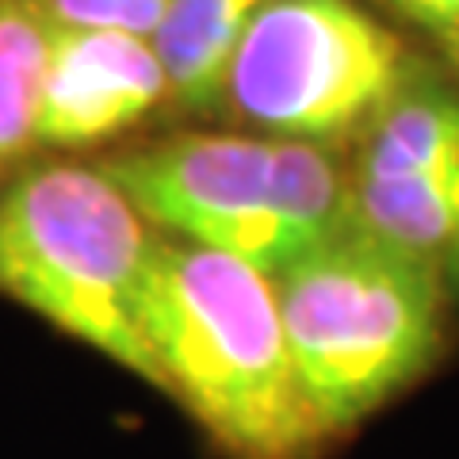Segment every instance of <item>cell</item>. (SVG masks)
Masks as SVG:
<instances>
[{"label": "cell", "mask_w": 459, "mask_h": 459, "mask_svg": "<svg viewBox=\"0 0 459 459\" xmlns=\"http://www.w3.org/2000/svg\"><path fill=\"white\" fill-rule=\"evenodd\" d=\"M138 322L165 394L234 459H310L325 429L310 413L264 272L226 253L153 238Z\"/></svg>", "instance_id": "obj_1"}, {"label": "cell", "mask_w": 459, "mask_h": 459, "mask_svg": "<svg viewBox=\"0 0 459 459\" xmlns=\"http://www.w3.org/2000/svg\"><path fill=\"white\" fill-rule=\"evenodd\" d=\"M272 280L295 379L329 433L360 425L437 364L448 291L352 222Z\"/></svg>", "instance_id": "obj_2"}, {"label": "cell", "mask_w": 459, "mask_h": 459, "mask_svg": "<svg viewBox=\"0 0 459 459\" xmlns=\"http://www.w3.org/2000/svg\"><path fill=\"white\" fill-rule=\"evenodd\" d=\"M153 234L96 165H27L0 195V295L165 391L138 322Z\"/></svg>", "instance_id": "obj_3"}, {"label": "cell", "mask_w": 459, "mask_h": 459, "mask_svg": "<svg viewBox=\"0 0 459 459\" xmlns=\"http://www.w3.org/2000/svg\"><path fill=\"white\" fill-rule=\"evenodd\" d=\"M418 77L402 39L356 0H261L230 62L222 108L272 138L356 134Z\"/></svg>", "instance_id": "obj_4"}, {"label": "cell", "mask_w": 459, "mask_h": 459, "mask_svg": "<svg viewBox=\"0 0 459 459\" xmlns=\"http://www.w3.org/2000/svg\"><path fill=\"white\" fill-rule=\"evenodd\" d=\"M96 169L169 241L226 253L264 276L276 272L272 138L188 131L111 153Z\"/></svg>", "instance_id": "obj_5"}, {"label": "cell", "mask_w": 459, "mask_h": 459, "mask_svg": "<svg viewBox=\"0 0 459 459\" xmlns=\"http://www.w3.org/2000/svg\"><path fill=\"white\" fill-rule=\"evenodd\" d=\"M169 96L150 39L50 23L39 96V150H89L119 138Z\"/></svg>", "instance_id": "obj_6"}, {"label": "cell", "mask_w": 459, "mask_h": 459, "mask_svg": "<svg viewBox=\"0 0 459 459\" xmlns=\"http://www.w3.org/2000/svg\"><path fill=\"white\" fill-rule=\"evenodd\" d=\"M352 226L410 256L459 307V165L360 177L349 169Z\"/></svg>", "instance_id": "obj_7"}, {"label": "cell", "mask_w": 459, "mask_h": 459, "mask_svg": "<svg viewBox=\"0 0 459 459\" xmlns=\"http://www.w3.org/2000/svg\"><path fill=\"white\" fill-rule=\"evenodd\" d=\"M261 0H172L150 35L165 69L169 96L184 111L211 115L222 108L230 62Z\"/></svg>", "instance_id": "obj_8"}, {"label": "cell", "mask_w": 459, "mask_h": 459, "mask_svg": "<svg viewBox=\"0 0 459 459\" xmlns=\"http://www.w3.org/2000/svg\"><path fill=\"white\" fill-rule=\"evenodd\" d=\"M272 219L276 272L325 246L352 222L349 169L333 146L272 138Z\"/></svg>", "instance_id": "obj_9"}, {"label": "cell", "mask_w": 459, "mask_h": 459, "mask_svg": "<svg viewBox=\"0 0 459 459\" xmlns=\"http://www.w3.org/2000/svg\"><path fill=\"white\" fill-rule=\"evenodd\" d=\"M448 165H459V92L418 74L360 131L352 172L406 177Z\"/></svg>", "instance_id": "obj_10"}, {"label": "cell", "mask_w": 459, "mask_h": 459, "mask_svg": "<svg viewBox=\"0 0 459 459\" xmlns=\"http://www.w3.org/2000/svg\"><path fill=\"white\" fill-rule=\"evenodd\" d=\"M50 47L42 0H0V195L39 150V96Z\"/></svg>", "instance_id": "obj_11"}, {"label": "cell", "mask_w": 459, "mask_h": 459, "mask_svg": "<svg viewBox=\"0 0 459 459\" xmlns=\"http://www.w3.org/2000/svg\"><path fill=\"white\" fill-rule=\"evenodd\" d=\"M172 0H42L57 27H104L150 39Z\"/></svg>", "instance_id": "obj_12"}, {"label": "cell", "mask_w": 459, "mask_h": 459, "mask_svg": "<svg viewBox=\"0 0 459 459\" xmlns=\"http://www.w3.org/2000/svg\"><path fill=\"white\" fill-rule=\"evenodd\" d=\"M379 4L433 35L448 54L459 50V0H379Z\"/></svg>", "instance_id": "obj_13"}, {"label": "cell", "mask_w": 459, "mask_h": 459, "mask_svg": "<svg viewBox=\"0 0 459 459\" xmlns=\"http://www.w3.org/2000/svg\"><path fill=\"white\" fill-rule=\"evenodd\" d=\"M452 57H455V62H459V50H455V54H452Z\"/></svg>", "instance_id": "obj_14"}]
</instances>
